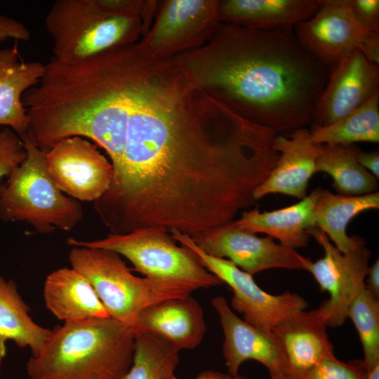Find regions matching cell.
I'll list each match as a JSON object with an SVG mask.
<instances>
[{
	"mask_svg": "<svg viewBox=\"0 0 379 379\" xmlns=\"http://www.w3.org/2000/svg\"><path fill=\"white\" fill-rule=\"evenodd\" d=\"M293 28L220 22L204 46L174 58L194 88L252 122L290 133L312 123L330 72Z\"/></svg>",
	"mask_w": 379,
	"mask_h": 379,
	"instance_id": "cell-1",
	"label": "cell"
},
{
	"mask_svg": "<svg viewBox=\"0 0 379 379\" xmlns=\"http://www.w3.org/2000/svg\"><path fill=\"white\" fill-rule=\"evenodd\" d=\"M125 71L123 46L74 63L52 58L22 96L27 133L34 144L46 152L65 138H88L105 149L115 168L124 147L118 104Z\"/></svg>",
	"mask_w": 379,
	"mask_h": 379,
	"instance_id": "cell-2",
	"label": "cell"
},
{
	"mask_svg": "<svg viewBox=\"0 0 379 379\" xmlns=\"http://www.w3.org/2000/svg\"><path fill=\"white\" fill-rule=\"evenodd\" d=\"M134 343L132 328L111 317L65 321L28 360L27 372L31 379H122Z\"/></svg>",
	"mask_w": 379,
	"mask_h": 379,
	"instance_id": "cell-3",
	"label": "cell"
},
{
	"mask_svg": "<svg viewBox=\"0 0 379 379\" xmlns=\"http://www.w3.org/2000/svg\"><path fill=\"white\" fill-rule=\"evenodd\" d=\"M158 1L57 0L45 18L54 58L74 63L138 42L157 11Z\"/></svg>",
	"mask_w": 379,
	"mask_h": 379,
	"instance_id": "cell-4",
	"label": "cell"
},
{
	"mask_svg": "<svg viewBox=\"0 0 379 379\" xmlns=\"http://www.w3.org/2000/svg\"><path fill=\"white\" fill-rule=\"evenodd\" d=\"M19 137L26 157L0 184V219L25 222L41 234L72 230L84 218L81 205L56 186L46 167V152L27 133Z\"/></svg>",
	"mask_w": 379,
	"mask_h": 379,
	"instance_id": "cell-5",
	"label": "cell"
},
{
	"mask_svg": "<svg viewBox=\"0 0 379 379\" xmlns=\"http://www.w3.org/2000/svg\"><path fill=\"white\" fill-rule=\"evenodd\" d=\"M120 256L109 250L72 246L69 260L90 282L109 317L131 328L147 306L198 289L190 284L135 276Z\"/></svg>",
	"mask_w": 379,
	"mask_h": 379,
	"instance_id": "cell-6",
	"label": "cell"
},
{
	"mask_svg": "<svg viewBox=\"0 0 379 379\" xmlns=\"http://www.w3.org/2000/svg\"><path fill=\"white\" fill-rule=\"evenodd\" d=\"M72 246H85L112 251L128 260L134 270L145 277L190 284L207 288L223 283L208 271L191 251L178 246L162 227L133 230L125 234L110 233L102 239L81 241L70 237Z\"/></svg>",
	"mask_w": 379,
	"mask_h": 379,
	"instance_id": "cell-7",
	"label": "cell"
},
{
	"mask_svg": "<svg viewBox=\"0 0 379 379\" xmlns=\"http://www.w3.org/2000/svg\"><path fill=\"white\" fill-rule=\"evenodd\" d=\"M169 232L175 241L191 251L208 271L228 285L233 293L232 307L243 314V320L248 324L272 331L284 319L308 306L305 298L295 293L285 291L275 295L267 293L255 283L252 275L227 259L208 255L190 235L175 230Z\"/></svg>",
	"mask_w": 379,
	"mask_h": 379,
	"instance_id": "cell-8",
	"label": "cell"
},
{
	"mask_svg": "<svg viewBox=\"0 0 379 379\" xmlns=\"http://www.w3.org/2000/svg\"><path fill=\"white\" fill-rule=\"evenodd\" d=\"M218 4V0L160 1L152 25L138 41L141 49L165 59L204 46L220 22Z\"/></svg>",
	"mask_w": 379,
	"mask_h": 379,
	"instance_id": "cell-9",
	"label": "cell"
},
{
	"mask_svg": "<svg viewBox=\"0 0 379 379\" xmlns=\"http://www.w3.org/2000/svg\"><path fill=\"white\" fill-rule=\"evenodd\" d=\"M309 232L321 246L324 255L312 262L307 271L313 275L321 291H328L330 295L318 309L328 326L338 327L347 319L352 301L365 288L371 252L366 247L365 240L357 235L352 248L347 253H342L317 227Z\"/></svg>",
	"mask_w": 379,
	"mask_h": 379,
	"instance_id": "cell-10",
	"label": "cell"
},
{
	"mask_svg": "<svg viewBox=\"0 0 379 379\" xmlns=\"http://www.w3.org/2000/svg\"><path fill=\"white\" fill-rule=\"evenodd\" d=\"M209 255L227 259L253 275L273 268L308 270L312 261L270 237H260L237 225L234 220L190 236Z\"/></svg>",
	"mask_w": 379,
	"mask_h": 379,
	"instance_id": "cell-11",
	"label": "cell"
},
{
	"mask_svg": "<svg viewBox=\"0 0 379 379\" xmlns=\"http://www.w3.org/2000/svg\"><path fill=\"white\" fill-rule=\"evenodd\" d=\"M48 171L56 186L69 197L95 201L109 189L114 168L86 138L74 136L58 142L46 152Z\"/></svg>",
	"mask_w": 379,
	"mask_h": 379,
	"instance_id": "cell-12",
	"label": "cell"
},
{
	"mask_svg": "<svg viewBox=\"0 0 379 379\" xmlns=\"http://www.w3.org/2000/svg\"><path fill=\"white\" fill-rule=\"evenodd\" d=\"M293 30L302 47L330 67L359 49L373 32L357 21L351 0H320L315 13Z\"/></svg>",
	"mask_w": 379,
	"mask_h": 379,
	"instance_id": "cell-13",
	"label": "cell"
},
{
	"mask_svg": "<svg viewBox=\"0 0 379 379\" xmlns=\"http://www.w3.org/2000/svg\"><path fill=\"white\" fill-rule=\"evenodd\" d=\"M211 304L224 333L222 354L228 373L238 375L245 361L255 360L267 368L271 378L289 375L284 350L272 331L259 329L240 319L223 296L213 298Z\"/></svg>",
	"mask_w": 379,
	"mask_h": 379,
	"instance_id": "cell-14",
	"label": "cell"
},
{
	"mask_svg": "<svg viewBox=\"0 0 379 379\" xmlns=\"http://www.w3.org/2000/svg\"><path fill=\"white\" fill-rule=\"evenodd\" d=\"M379 92L378 66L357 49L330 67L319 99L313 125H330L354 111Z\"/></svg>",
	"mask_w": 379,
	"mask_h": 379,
	"instance_id": "cell-15",
	"label": "cell"
},
{
	"mask_svg": "<svg viewBox=\"0 0 379 379\" xmlns=\"http://www.w3.org/2000/svg\"><path fill=\"white\" fill-rule=\"evenodd\" d=\"M274 147L279 153V159L267 178L255 190V201L272 194L303 199L307 196L309 181L316 173L319 145L312 142L310 131L303 128L288 135L277 134Z\"/></svg>",
	"mask_w": 379,
	"mask_h": 379,
	"instance_id": "cell-16",
	"label": "cell"
},
{
	"mask_svg": "<svg viewBox=\"0 0 379 379\" xmlns=\"http://www.w3.org/2000/svg\"><path fill=\"white\" fill-rule=\"evenodd\" d=\"M132 329L161 338L180 351L196 348L206 325L201 306L190 295L147 306L138 313Z\"/></svg>",
	"mask_w": 379,
	"mask_h": 379,
	"instance_id": "cell-17",
	"label": "cell"
},
{
	"mask_svg": "<svg viewBox=\"0 0 379 379\" xmlns=\"http://www.w3.org/2000/svg\"><path fill=\"white\" fill-rule=\"evenodd\" d=\"M327 324L319 309L300 310L287 317L272 330L284 350L288 375L301 379L333 350L326 333Z\"/></svg>",
	"mask_w": 379,
	"mask_h": 379,
	"instance_id": "cell-18",
	"label": "cell"
},
{
	"mask_svg": "<svg viewBox=\"0 0 379 379\" xmlns=\"http://www.w3.org/2000/svg\"><path fill=\"white\" fill-rule=\"evenodd\" d=\"M320 0H222L220 22L255 29L294 27L310 19Z\"/></svg>",
	"mask_w": 379,
	"mask_h": 379,
	"instance_id": "cell-19",
	"label": "cell"
},
{
	"mask_svg": "<svg viewBox=\"0 0 379 379\" xmlns=\"http://www.w3.org/2000/svg\"><path fill=\"white\" fill-rule=\"evenodd\" d=\"M317 188L296 204L271 211L260 212L255 208L241 213L234 222L254 234L264 233L277 239L281 245L295 249L306 247L315 225L314 205Z\"/></svg>",
	"mask_w": 379,
	"mask_h": 379,
	"instance_id": "cell-20",
	"label": "cell"
},
{
	"mask_svg": "<svg viewBox=\"0 0 379 379\" xmlns=\"http://www.w3.org/2000/svg\"><path fill=\"white\" fill-rule=\"evenodd\" d=\"M43 295L46 308L64 322L109 317L90 282L72 267L51 272Z\"/></svg>",
	"mask_w": 379,
	"mask_h": 379,
	"instance_id": "cell-21",
	"label": "cell"
},
{
	"mask_svg": "<svg viewBox=\"0 0 379 379\" xmlns=\"http://www.w3.org/2000/svg\"><path fill=\"white\" fill-rule=\"evenodd\" d=\"M44 69L39 62L24 61L16 44L0 50V126H7L18 135L27 133L29 117L22 96L37 84Z\"/></svg>",
	"mask_w": 379,
	"mask_h": 379,
	"instance_id": "cell-22",
	"label": "cell"
},
{
	"mask_svg": "<svg viewBox=\"0 0 379 379\" xmlns=\"http://www.w3.org/2000/svg\"><path fill=\"white\" fill-rule=\"evenodd\" d=\"M378 208V192L349 196L317 188L314 205L315 225L340 251L347 253L355 241V235L349 237L346 232L350 220L361 213Z\"/></svg>",
	"mask_w": 379,
	"mask_h": 379,
	"instance_id": "cell-23",
	"label": "cell"
},
{
	"mask_svg": "<svg viewBox=\"0 0 379 379\" xmlns=\"http://www.w3.org/2000/svg\"><path fill=\"white\" fill-rule=\"evenodd\" d=\"M15 282L0 275V358L6 354L7 340L13 341L19 347L29 348L32 357L43 351L52 330L36 324Z\"/></svg>",
	"mask_w": 379,
	"mask_h": 379,
	"instance_id": "cell-24",
	"label": "cell"
},
{
	"mask_svg": "<svg viewBox=\"0 0 379 379\" xmlns=\"http://www.w3.org/2000/svg\"><path fill=\"white\" fill-rule=\"evenodd\" d=\"M315 172L329 175L339 194L357 196L376 192L377 178L358 161L360 149L351 145H319Z\"/></svg>",
	"mask_w": 379,
	"mask_h": 379,
	"instance_id": "cell-25",
	"label": "cell"
},
{
	"mask_svg": "<svg viewBox=\"0 0 379 379\" xmlns=\"http://www.w3.org/2000/svg\"><path fill=\"white\" fill-rule=\"evenodd\" d=\"M314 145H351L379 142V92L362 105L328 126L312 125L310 131Z\"/></svg>",
	"mask_w": 379,
	"mask_h": 379,
	"instance_id": "cell-26",
	"label": "cell"
},
{
	"mask_svg": "<svg viewBox=\"0 0 379 379\" xmlns=\"http://www.w3.org/2000/svg\"><path fill=\"white\" fill-rule=\"evenodd\" d=\"M134 335L132 362L122 379H173L180 350L150 333L134 332Z\"/></svg>",
	"mask_w": 379,
	"mask_h": 379,
	"instance_id": "cell-27",
	"label": "cell"
},
{
	"mask_svg": "<svg viewBox=\"0 0 379 379\" xmlns=\"http://www.w3.org/2000/svg\"><path fill=\"white\" fill-rule=\"evenodd\" d=\"M350 317L358 332L364 350L363 362L368 371L379 365V300L366 288L350 305Z\"/></svg>",
	"mask_w": 379,
	"mask_h": 379,
	"instance_id": "cell-28",
	"label": "cell"
},
{
	"mask_svg": "<svg viewBox=\"0 0 379 379\" xmlns=\"http://www.w3.org/2000/svg\"><path fill=\"white\" fill-rule=\"evenodd\" d=\"M367 376L363 361L343 362L333 353L321 359L301 379H367Z\"/></svg>",
	"mask_w": 379,
	"mask_h": 379,
	"instance_id": "cell-29",
	"label": "cell"
},
{
	"mask_svg": "<svg viewBox=\"0 0 379 379\" xmlns=\"http://www.w3.org/2000/svg\"><path fill=\"white\" fill-rule=\"evenodd\" d=\"M26 152L19 135L9 128L0 132V182L25 159Z\"/></svg>",
	"mask_w": 379,
	"mask_h": 379,
	"instance_id": "cell-30",
	"label": "cell"
},
{
	"mask_svg": "<svg viewBox=\"0 0 379 379\" xmlns=\"http://www.w3.org/2000/svg\"><path fill=\"white\" fill-rule=\"evenodd\" d=\"M353 14L369 32H379V1L351 0Z\"/></svg>",
	"mask_w": 379,
	"mask_h": 379,
	"instance_id": "cell-31",
	"label": "cell"
},
{
	"mask_svg": "<svg viewBox=\"0 0 379 379\" xmlns=\"http://www.w3.org/2000/svg\"><path fill=\"white\" fill-rule=\"evenodd\" d=\"M30 33L26 26L12 18L0 14V41L12 39L17 41H28Z\"/></svg>",
	"mask_w": 379,
	"mask_h": 379,
	"instance_id": "cell-32",
	"label": "cell"
},
{
	"mask_svg": "<svg viewBox=\"0 0 379 379\" xmlns=\"http://www.w3.org/2000/svg\"><path fill=\"white\" fill-rule=\"evenodd\" d=\"M359 50L371 64L379 65V32L368 34L361 42Z\"/></svg>",
	"mask_w": 379,
	"mask_h": 379,
	"instance_id": "cell-33",
	"label": "cell"
},
{
	"mask_svg": "<svg viewBox=\"0 0 379 379\" xmlns=\"http://www.w3.org/2000/svg\"><path fill=\"white\" fill-rule=\"evenodd\" d=\"M359 164L377 179L379 178L378 151L365 152L360 149L357 155Z\"/></svg>",
	"mask_w": 379,
	"mask_h": 379,
	"instance_id": "cell-34",
	"label": "cell"
},
{
	"mask_svg": "<svg viewBox=\"0 0 379 379\" xmlns=\"http://www.w3.org/2000/svg\"><path fill=\"white\" fill-rule=\"evenodd\" d=\"M367 282L365 284L366 289L369 291L375 298L379 299V260L368 267L367 272Z\"/></svg>",
	"mask_w": 379,
	"mask_h": 379,
	"instance_id": "cell-35",
	"label": "cell"
},
{
	"mask_svg": "<svg viewBox=\"0 0 379 379\" xmlns=\"http://www.w3.org/2000/svg\"><path fill=\"white\" fill-rule=\"evenodd\" d=\"M173 379H178L175 376ZM194 379H248L244 375H232L230 373H223L221 372L205 370L201 371Z\"/></svg>",
	"mask_w": 379,
	"mask_h": 379,
	"instance_id": "cell-36",
	"label": "cell"
},
{
	"mask_svg": "<svg viewBox=\"0 0 379 379\" xmlns=\"http://www.w3.org/2000/svg\"><path fill=\"white\" fill-rule=\"evenodd\" d=\"M367 379H379V365L368 373Z\"/></svg>",
	"mask_w": 379,
	"mask_h": 379,
	"instance_id": "cell-37",
	"label": "cell"
},
{
	"mask_svg": "<svg viewBox=\"0 0 379 379\" xmlns=\"http://www.w3.org/2000/svg\"><path fill=\"white\" fill-rule=\"evenodd\" d=\"M271 379H294V378H291L289 375H285V376H280V377H274V378H271Z\"/></svg>",
	"mask_w": 379,
	"mask_h": 379,
	"instance_id": "cell-38",
	"label": "cell"
}]
</instances>
